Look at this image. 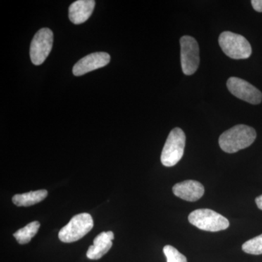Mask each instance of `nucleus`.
I'll use <instances>...</instances> for the list:
<instances>
[{
	"mask_svg": "<svg viewBox=\"0 0 262 262\" xmlns=\"http://www.w3.org/2000/svg\"><path fill=\"white\" fill-rule=\"evenodd\" d=\"M115 235L112 231L103 232L95 237L94 245L90 246L87 251V257L90 259L98 260L103 257L113 246Z\"/></svg>",
	"mask_w": 262,
	"mask_h": 262,
	"instance_id": "nucleus-11",
	"label": "nucleus"
},
{
	"mask_svg": "<svg viewBox=\"0 0 262 262\" xmlns=\"http://www.w3.org/2000/svg\"><path fill=\"white\" fill-rule=\"evenodd\" d=\"M181 63L186 75L195 73L200 64V49L194 37L184 36L180 39Z\"/></svg>",
	"mask_w": 262,
	"mask_h": 262,
	"instance_id": "nucleus-6",
	"label": "nucleus"
},
{
	"mask_svg": "<svg viewBox=\"0 0 262 262\" xmlns=\"http://www.w3.org/2000/svg\"><path fill=\"white\" fill-rule=\"evenodd\" d=\"M173 192L176 196L186 201L195 202L201 199L205 192L204 187L199 182L187 180L175 184Z\"/></svg>",
	"mask_w": 262,
	"mask_h": 262,
	"instance_id": "nucleus-10",
	"label": "nucleus"
},
{
	"mask_svg": "<svg viewBox=\"0 0 262 262\" xmlns=\"http://www.w3.org/2000/svg\"><path fill=\"white\" fill-rule=\"evenodd\" d=\"M188 220L198 229L208 232H219L228 228L229 226V221L225 216L207 208L192 211Z\"/></svg>",
	"mask_w": 262,
	"mask_h": 262,
	"instance_id": "nucleus-5",
	"label": "nucleus"
},
{
	"mask_svg": "<svg viewBox=\"0 0 262 262\" xmlns=\"http://www.w3.org/2000/svg\"><path fill=\"white\" fill-rule=\"evenodd\" d=\"M94 227V220L88 213H80L72 217L67 225L60 230L58 238L66 244L76 242L82 238Z\"/></svg>",
	"mask_w": 262,
	"mask_h": 262,
	"instance_id": "nucleus-2",
	"label": "nucleus"
},
{
	"mask_svg": "<svg viewBox=\"0 0 262 262\" xmlns=\"http://www.w3.org/2000/svg\"><path fill=\"white\" fill-rule=\"evenodd\" d=\"M53 33L48 28L41 29L33 38L30 47L31 61L34 65H41L51 53Z\"/></svg>",
	"mask_w": 262,
	"mask_h": 262,
	"instance_id": "nucleus-7",
	"label": "nucleus"
},
{
	"mask_svg": "<svg viewBox=\"0 0 262 262\" xmlns=\"http://www.w3.org/2000/svg\"><path fill=\"white\" fill-rule=\"evenodd\" d=\"M253 9L256 11L261 13L262 12V0H252L251 1Z\"/></svg>",
	"mask_w": 262,
	"mask_h": 262,
	"instance_id": "nucleus-17",
	"label": "nucleus"
},
{
	"mask_svg": "<svg viewBox=\"0 0 262 262\" xmlns=\"http://www.w3.org/2000/svg\"><path fill=\"white\" fill-rule=\"evenodd\" d=\"M186 136L179 127H175L169 134L162 151V163L165 167H173L182 159L185 148Z\"/></svg>",
	"mask_w": 262,
	"mask_h": 262,
	"instance_id": "nucleus-4",
	"label": "nucleus"
},
{
	"mask_svg": "<svg viewBox=\"0 0 262 262\" xmlns=\"http://www.w3.org/2000/svg\"><path fill=\"white\" fill-rule=\"evenodd\" d=\"M110 56L105 52H97L84 56L74 66L75 76H82L98 69L102 68L110 63Z\"/></svg>",
	"mask_w": 262,
	"mask_h": 262,
	"instance_id": "nucleus-9",
	"label": "nucleus"
},
{
	"mask_svg": "<svg viewBox=\"0 0 262 262\" xmlns=\"http://www.w3.org/2000/svg\"><path fill=\"white\" fill-rule=\"evenodd\" d=\"M256 138V130L253 127L237 125L225 131L220 136L219 144L224 151L232 154L251 146Z\"/></svg>",
	"mask_w": 262,
	"mask_h": 262,
	"instance_id": "nucleus-1",
	"label": "nucleus"
},
{
	"mask_svg": "<svg viewBox=\"0 0 262 262\" xmlns=\"http://www.w3.org/2000/svg\"><path fill=\"white\" fill-rule=\"evenodd\" d=\"M243 251L248 254H262V234L246 241L242 246Z\"/></svg>",
	"mask_w": 262,
	"mask_h": 262,
	"instance_id": "nucleus-15",
	"label": "nucleus"
},
{
	"mask_svg": "<svg viewBox=\"0 0 262 262\" xmlns=\"http://www.w3.org/2000/svg\"><path fill=\"white\" fill-rule=\"evenodd\" d=\"M256 203L258 208L262 211V194L256 198Z\"/></svg>",
	"mask_w": 262,
	"mask_h": 262,
	"instance_id": "nucleus-18",
	"label": "nucleus"
},
{
	"mask_svg": "<svg viewBox=\"0 0 262 262\" xmlns=\"http://www.w3.org/2000/svg\"><path fill=\"white\" fill-rule=\"evenodd\" d=\"M40 224L39 222H32L28 224L23 228L18 229L16 232L13 234L15 238L18 241L19 244L24 245L28 244L34 235L37 233Z\"/></svg>",
	"mask_w": 262,
	"mask_h": 262,
	"instance_id": "nucleus-14",
	"label": "nucleus"
},
{
	"mask_svg": "<svg viewBox=\"0 0 262 262\" xmlns=\"http://www.w3.org/2000/svg\"><path fill=\"white\" fill-rule=\"evenodd\" d=\"M96 2L94 0H78L70 5L69 18L75 24L84 23L92 15Z\"/></svg>",
	"mask_w": 262,
	"mask_h": 262,
	"instance_id": "nucleus-12",
	"label": "nucleus"
},
{
	"mask_svg": "<svg viewBox=\"0 0 262 262\" xmlns=\"http://www.w3.org/2000/svg\"><path fill=\"white\" fill-rule=\"evenodd\" d=\"M163 253L166 256L167 262H187L186 256L173 246H165L163 248Z\"/></svg>",
	"mask_w": 262,
	"mask_h": 262,
	"instance_id": "nucleus-16",
	"label": "nucleus"
},
{
	"mask_svg": "<svg viewBox=\"0 0 262 262\" xmlns=\"http://www.w3.org/2000/svg\"><path fill=\"white\" fill-rule=\"evenodd\" d=\"M219 43L224 53L233 59H246L252 53L249 42L241 34L222 32L219 38Z\"/></svg>",
	"mask_w": 262,
	"mask_h": 262,
	"instance_id": "nucleus-3",
	"label": "nucleus"
},
{
	"mask_svg": "<svg viewBox=\"0 0 262 262\" xmlns=\"http://www.w3.org/2000/svg\"><path fill=\"white\" fill-rule=\"evenodd\" d=\"M227 86L231 94L243 101L251 104H258L261 102V91L247 81L238 77H230L227 80Z\"/></svg>",
	"mask_w": 262,
	"mask_h": 262,
	"instance_id": "nucleus-8",
	"label": "nucleus"
},
{
	"mask_svg": "<svg viewBox=\"0 0 262 262\" xmlns=\"http://www.w3.org/2000/svg\"><path fill=\"white\" fill-rule=\"evenodd\" d=\"M48 194V191L46 189H40L24 194H15L12 198V201L15 206L28 207L40 203L47 198Z\"/></svg>",
	"mask_w": 262,
	"mask_h": 262,
	"instance_id": "nucleus-13",
	"label": "nucleus"
}]
</instances>
